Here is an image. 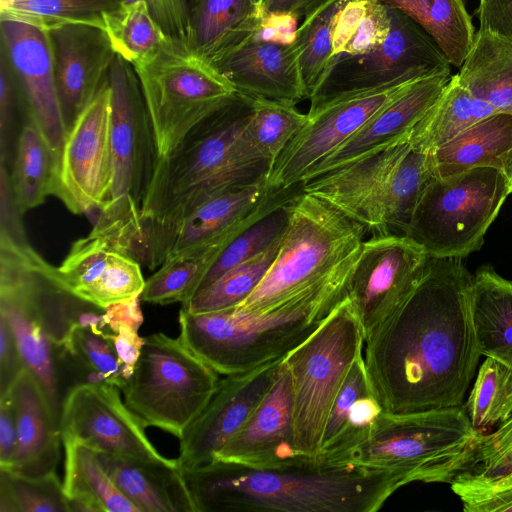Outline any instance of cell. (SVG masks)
Wrapping results in <instances>:
<instances>
[{
    "instance_id": "cell-10",
    "label": "cell",
    "mask_w": 512,
    "mask_h": 512,
    "mask_svg": "<svg viewBox=\"0 0 512 512\" xmlns=\"http://www.w3.org/2000/svg\"><path fill=\"white\" fill-rule=\"evenodd\" d=\"M509 194L505 173L495 167L436 177L425 188L406 235L429 257L462 259L482 247Z\"/></svg>"
},
{
    "instance_id": "cell-60",
    "label": "cell",
    "mask_w": 512,
    "mask_h": 512,
    "mask_svg": "<svg viewBox=\"0 0 512 512\" xmlns=\"http://www.w3.org/2000/svg\"><path fill=\"white\" fill-rule=\"evenodd\" d=\"M139 300L140 297H135L106 307L103 313L106 328L114 333L120 325L125 324L138 330L143 323Z\"/></svg>"
},
{
    "instance_id": "cell-39",
    "label": "cell",
    "mask_w": 512,
    "mask_h": 512,
    "mask_svg": "<svg viewBox=\"0 0 512 512\" xmlns=\"http://www.w3.org/2000/svg\"><path fill=\"white\" fill-rule=\"evenodd\" d=\"M102 23L116 55L132 65L156 52L168 39L145 0L122 1L102 14Z\"/></svg>"
},
{
    "instance_id": "cell-62",
    "label": "cell",
    "mask_w": 512,
    "mask_h": 512,
    "mask_svg": "<svg viewBox=\"0 0 512 512\" xmlns=\"http://www.w3.org/2000/svg\"><path fill=\"white\" fill-rule=\"evenodd\" d=\"M503 172L505 173V175L508 179L510 191L512 193V151L506 160V163L503 168Z\"/></svg>"
},
{
    "instance_id": "cell-29",
    "label": "cell",
    "mask_w": 512,
    "mask_h": 512,
    "mask_svg": "<svg viewBox=\"0 0 512 512\" xmlns=\"http://www.w3.org/2000/svg\"><path fill=\"white\" fill-rule=\"evenodd\" d=\"M262 12L250 0H195L187 47L212 64L253 36Z\"/></svg>"
},
{
    "instance_id": "cell-45",
    "label": "cell",
    "mask_w": 512,
    "mask_h": 512,
    "mask_svg": "<svg viewBox=\"0 0 512 512\" xmlns=\"http://www.w3.org/2000/svg\"><path fill=\"white\" fill-rule=\"evenodd\" d=\"M308 115L294 104L253 99L246 134L255 149L273 166L289 142L306 124Z\"/></svg>"
},
{
    "instance_id": "cell-47",
    "label": "cell",
    "mask_w": 512,
    "mask_h": 512,
    "mask_svg": "<svg viewBox=\"0 0 512 512\" xmlns=\"http://www.w3.org/2000/svg\"><path fill=\"white\" fill-rule=\"evenodd\" d=\"M286 204L261 217L234 237L211 266L198 290L208 286L234 266L253 258L279 242L288 223Z\"/></svg>"
},
{
    "instance_id": "cell-50",
    "label": "cell",
    "mask_w": 512,
    "mask_h": 512,
    "mask_svg": "<svg viewBox=\"0 0 512 512\" xmlns=\"http://www.w3.org/2000/svg\"><path fill=\"white\" fill-rule=\"evenodd\" d=\"M369 391L366 379L363 353L353 363L331 408L321 447V455L328 451L340 438L347 420L350 407ZM320 455V458H321Z\"/></svg>"
},
{
    "instance_id": "cell-52",
    "label": "cell",
    "mask_w": 512,
    "mask_h": 512,
    "mask_svg": "<svg viewBox=\"0 0 512 512\" xmlns=\"http://www.w3.org/2000/svg\"><path fill=\"white\" fill-rule=\"evenodd\" d=\"M390 28L389 7L375 0H367L365 13L342 54L358 55L375 50L386 40Z\"/></svg>"
},
{
    "instance_id": "cell-48",
    "label": "cell",
    "mask_w": 512,
    "mask_h": 512,
    "mask_svg": "<svg viewBox=\"0 0 512 512\" xmlns=\"http://www.w3.org/2000/svg\"><path fill=\"white\" fill-rule=\"evenodd\" d=\"M450 486L465 512H512V473L485 478L460 472Z\"/></svg>"
},
{
    "instance_id": "cell-57",
    "label": "cell",
    "mask_w": 512,
    "mask_h": 512,
    "mask_svg": "<svg viewBox=\"0 0 512 512\" xmlns=\"http://www.w3.org/2000/svg\"><path fill=\"white\" fill-rule=\"evenodd\" d=\"M108 337L114 344L122 377L126 381L138 362L145 338L139 336L138 330L125 324L120 325L114 333L108 332Z\"/></svg>"
},
{
    "instance_id": "cell-56",
    "label": "cell",
    "mask_w": 512,
    "mask_h": 512,
    "mask_svg": "<svg viewBox=\"0 0 512 512\" xmlns=\"http://www.w3.org/2000/svg\"><path fill=\"white\" fill-rule=\"evenodd\" d=\"M476 16L479 29L498 34L512 42V0H479Z\"/></svg>"
},
{
    "instance_id": "cell-13",
    "label": "cell",
    "mask_w": 512,
    "mask_h": 512,
    "mask_svg": "<svg viewBox=\"0 0 512 512\" xmlns=\"http://www.w3.org/2000/svg\"><path fill=\"white\" fill-rule=\"evenodd\" d=\"M389 11L391 28L386 40L368 53L339 54L310 102L399 80L451 73L450 61L433 38L401 11L392 7Z\"/></svg>"
},
{
    "instance_id": "cell-53",
    "label": "cell",
    "mask_w": 512,
    "mask_h": 512,
    "mask_svg": "<svg viewBox=\"0 0 512 512\" xmlns=\"http://www.w3.org/2000/svg\"><path fill=\"white\" fill-rule=\"evenodd\" d=\"M132 2L136 0H122ZM166 36L187 46L190 15L195 0H145Z\"/></svg>"
},
{
    "instance_id": "cell-40",
    "label": "cell",
    "mask_w": 512,
    "mask_h": 512,
    "mask_svg": "<svg viewBox=\"0 0 512 512\" xmlns=\"http://www.w3.org/2000/svg\"><path fill=\"white\" fill-rule=\"evenodd\" d=\"M349 1L328 0L298 26L294 42L300 52L299 68L306 99L316 94L337 57L333 53V29L339 12Z\"/></svg>"
},
{
    "instance_id": "cell-6",
    "label": "cell",
    "mask_w": 512,
    "mask_h": 512,
    "mask_svg": "<svg viewBox=\"0 0 512 512\" xmlns=\"http://www.w3.org/2000/svg\"><path fill=\"white\" fill-rule=\"evenodd\" d=\"M111 89L112 178L91 235L99 236L137 260L140 213L157 156L139 80L132 64L116 55L109 72Z\"/></svg>"
},
{
    "instance_id": "cell-8",
    "label": "cell",
    "mask_w": 512,
    "mask_h": 512,
    "mask_svg": "<svg viewBox=\"0 0 512 512\" xmlns=\"http://www.w3.org/2000/svg\"><path fill=\"white\" fill-rule=\"evenodd\" d=\"M363 346V330L346 295L312 334L283 357L292 383L294 445L302 457L320 460L331 408Z\"/></svg>"
},
{
    "instance_id": "cell-42",
    "label": "cell",
    "mask_w": 512,
    "mask_h": 512,
    "mask_svg": "<svg viewBox=\"0 0 512 512\" xmlns=\"http://www.w3.org/2000/svg\"><path fill=\"white\" fill-rule=\"evenodd\" d=\"M122 0H0V20L29 24L46 32L86 24L102 29V14Z\"/></svg>"
},
{
    "instance_id": "cell-12",
    "label": "cell",
    "mask_w": 512,
    "mask_h": 512,
    "mask_svg": "<svg viewBox=\"0 0 512 512\" xmlns=\"http://www.w3.org/2000/svg\"><path fill=\"white\" fill-rule=\"evenodd\" d=\"M414 81L399 80L312 101L306 124L276 160L268 186L286 190L301 184L310 169L353 136Z\"/></svg>"
},
{
    "instance_id": "cell-24",
    "label": "cell",
    "mask_w": 512,
    "mask_h": 512,
    "mask_svg": "<svg viewBox=\"0 0 512 512\" xmlns=\"http://www.w3.org/2000/svg\"><path fill=\"white\" fill-rule=\"evenodd\" d=\"M451 73H438L410 83L353 136L310 169L302 183L378 153L404 139L444 91Z\"/></svg>"
},
{
    "instance_id": "cell-23",
    "label": "cell",
    "mask_w": 512,
    "mask_h": 512,
    "mask_svg": "<svg viewBox=\"0 0 512 512\" xmlns=\"http://www.w3.org/2000/svg\"><path fill=\"white\" fill-rule=\"evenodd\" d=\"M140 265L106 239L89 233L72 244L57 273L73 295L105 309L140 297L146 281Z\"/></svg>"
},
{
    "instance_id": "cell-58",
    "label": "cell",
    "mask_w": 512,
    "mask_h": 512,
    "mask_svg": "<svg viewBox=\"0 0 512 512\" xmlns=\"http://www.w3.org/2000/svg\"><path fill=\"white\" fill-rule=\"evenodd\" d=\"M17 420L11 397H0V469L10 470L17 449Z\"/></svg>"
},
{
    "instance_id": "cell-35",
    "label": "cell",
    "mask_w": 512,
    "mask_h": 512,
    "mask_svg": "<svg viewBox=\"0 0 512 512\" xmlns=\"http://www.w3.org/2000/svg\"><path fill=\"white\" fill-rule=\"evenodd\" d=\"M57 159L58 154L39 129L25 119L9 168L13 198L22 215L52 195Z\"/></svg>"
},
{
    "instance_id": "cell-15",
    "label": "cell",
    "mask_w": 512,
    "mask_h": 512,
    "mask_svg": "<svg viewBox=\"0 0 512 512\" xmlns=\"http://www.w3.org/2000/svg\"><path fill=\"white\" fill-rule=\"evenodd\" d=\"M428 258L407 235L389 233L364 240L347 284V297L364 337L415 288Z\"/></svg>"
},
{
    "instance_id": "cell-31",
    "label": "cell",
    "mask_w": 512,
    "mask_h": 512,
    "mask_svg": "<svg viewBox=\"0 0 512 512\" xmlns=\"http://www.w3.org/2000/svg\"><path fill=\"white\" fill-rule=\"evenodd\" d=\"M512 151V115L495 113L469 126L432 156L438 177L476 167L503 171Z\"/></svg>"
},
{
    "instance_id": "cell-34",
    "label": "cell",
    "mask_w": 512,
    "mask_h": 512,
    "mask_svg": "<svg viewBox=\"0 0 512 512\" xmlns=\"http://www.w3.org/2000/svg\"><path fill=\"white\" fill-rule=\"evenodd\" d=\"M498 113L490 104L479 100L452 75L442 94L412 128L408 136L410 147L431 154L460 132Z\"/></svg>"
},
{
    "instance_id": "cell-26",
    "label": "cell",
    "mask_w": 512,
    "mask_h": 512,
    "mask_svg": "<svg viewBox=\"0 0 512 512\" xmlns=\"http://www.w3.org/2000/svg\"><path fill=\"white\" fill-rule=\"evenodd\" d=\"M8 394L17 420V449L10 470L26 477L54 473L60 459V422L35 376L25 368Z\"/></svg>"
},
{
    "instance_id": "cell-30",
    "label": "cell",
    "mask_w": 512,
    "mask_h": 512,
    "mask_svg": "<svg viewBox=\"0 0 512 512\" xmlns=\"http://www.w3.org/2000/svg\"><path fill=\"white\" fill-rule=\"evenodd\" d=\"M471 312L481 355L512 368V281L485 264L473 275Z\"/></svg>"
},
{
    "instance_id": "cell-54",
    "label": "cell",
    "mask_w": 512,
    "mask_h": 512,
    "mask_svg": "<svg viewBox=\"0 0 512 512\" xmlns=\"http://www.w3.org/2000/svg\"><path fill=\"white\" fill-rule=\"evenodd\" d=\"M25 368L10 324L0 315V397L9 391Z\"/></svg>"
},
{
    "instance_id": "cell-19",
    "label": "cell",
    "mask_w": 512,
    "mask_h": 512,
    "mask_svg": "<svg viewBox=\"0 0 512 512\" xmlns=\"http://www.w3.org/2000/svg\"><path fill=\"white\" fill-rule=\"evenodd\" d=\"M1 48L12 68L25 117L59 154L67 129L63 121L48 33L26 23L0 20Z\"/></svg>"
},
{
    "instance_id": "cell-17",
    "label": "cell",
    "mask_w": 512,
    "mask_h": 512,
    "mask_svg": "<svg viewBox=\"0 0 512 512\" xmlns=\"http://www.w3.org/2000/svg\"><path fill=\"white\" fill-rule=\"evenodd\" d=\"M301 190V184L286 190L268 186V179L215 195L195 208L159 245L147 268L185 251L227 245L261 217L286 204Z\"/></svg>"
},
{
    "instance_id": "cell-46",
    "label": "cell",
    "mask_w": 512,
    "mask_h": 512,
    "mask_svg": "<svg viewBox=\"0 0 512 512\" xmlns=\"http://www.w3.org/2000/svg\"><path fill=\"white\" fill-rule=\"evenodd\" d=\"M0 512H69L56 472L26 477L0 469Z\"/></svg>"
},
{
    "instance_id": "cell-18",
    "label": "cell",
    "mask_w": 512,
    "mask_h": 512,
    "mask_svg": "<svg viewBox=\"0 0 512 512\" xmlns=\"http://www.w3.org/2000/svg\"><path fill=\"white\" fill-rule=\"evenodd\" d=\"M281 360L220 379L209 402L179 439L177 462L182 472L215 459L270 389Z\"/></svg>"
},
{
    "instance_id": "cell-21",
    "label": "cell",
    "mask_w": 512,
    "mask_h": 512,
    "mask_svg": "<svg viewBox=\"0 0 512 512\" xmlns=\"http://www.w3.org/2000/svg\"><path fill=\"white\" fill-rule=\"evenodd\" d=\"M66 129L108 80L116 53L103 29L68 24L47 32Z\"/></svg>"
},
{
    "instance_id": "cell-55",
    "label": "cell",
    "mask_w": 512,
    "mask_h": 512,
    "mask_svg": "<svg viewBox=\"0 0 512 512\" xmlns=\"http://www.w3.org/2000/svg\"><path fill=\"white\" fill-rule=\"evenodd\" d=\"M297 19L292 14L279 12H266L263 10L253 37L262 41L281 44L292 43L298 29Z\"/></svg>"
},
{
    "instance_id": "cell-16",
    "label": "cell",
    "mask_w": 512,
    "mask_h": 512,
    "mask_svg": "<svg viewBox=\"0 0 512 512\" xmlns=\"http://www.w3.org/2000/svg\"><path fill=\"white\" fill-rule=\"evenodd\" d=\"M119 388L84 383L71 388L62 404V439L78 441L97 452L168 462L148 439L145 426L121 400Z\"/></svg>"
},
{
    "instance_id": "cell-51",
    "label": "cell",
    "mask_w": 512,
    "mask_h": 512,
    "mask_svg": "<svg viewBox=\"0 0 512 512\" xmlns=\"http://www.w3.org/2000/svg\"><path fill=\"white\" fill-rule=\"evenodd\" d=\"M0 164L10 167L14 148L13 128L17 111L24 113L18 86L9 60L0 52ZM25 114V113H24Z\"/></svg>"
},
{
    "instance_id": "cell-36",
    "label": "cell",
    "mask_w": 512,
    "mask_h": 512,
    "mask_svg": "<svg viewBox=\"0 0 512 512\" xmlns=\"http://www.w3.org/2000/svg\"><path fill=\"white\" fill-rule=\"evenodd\" d=\"M419 24L451 65L461 67L473 43L475 28L463 0H375Z\"/></svg>"
},
{
    "instance_id": "cell-5",
    "label": "cell",
    "mask_w": 512,
    "mask_h": 512,
    "mask_svg": "<svg viewBox=\"0 0 512 512\" xmlns=\"http://www.w3.org/2000/svg\"><path fill=\"white\" fill-rule=\"evenodd\" d=\"M464 405L425 412L382 413L368 434L346 451L322 460L412 482L451 483L479 437Z\"/></svg>"
},
{
    "instance_id": "cell-27",
    "label": "cell",
    "mask_w": 512,
    "mask_h": 512,
    "mask_svg": "<svg viewBox=\"0 0 512 512\" xmlns=\"http://www.w3.org/2000/svg\"><path fill=\"white\" fill-rule=\"evenodd\" d=\"M116 487L139 512H197L177 459L168 462L97 452Z\"/></svg>"
},
{
    "instance_id": "cell-1",
    "label": "cell",
    "mask_w": 512,
    "mask_h": 512,
    "mask_svg": "<svg viewBox=\"0 0 512 512\" xmlns=\"http://www.w3.org/2000/svg\"><path fill=\"white\" fill-rule=\"evenodd\" d=\"M472 282L461 259L429 257L415 288L365 335L368 388L384 413L463 404L482 356L472 321Z\"/></svg>"
},
{
    "instance_id": "cell-43",
    "label": "cell",
    "mask_w": 512,
    "mask_h": 512,
    "mask_svg": "<svg viewBox=\"0 0 512 512\" xmlns=\"http://www.w3.org/2000/svg\"><path fill=\"white\" fill-rule=\"evenodd\" d=\"M463 405L480 434L508 420L512 416V368L486 357Z\"/></svg>"
},
{
    "instance_id": "cell-3",
    "label": "cell",
    "mask_w": 512,
    "mask_h": 512,
    "mask_svg": "<svg viewBox=\"0 0 512 512\" xmlns=\"http://www.w3.org/2000/svg\"><path fill=\"white\" fill-rule=\"evenodd\" d=\"M183 474L197 512H376L402 487L392 475L322 460L276 468L214 460Z\"/></svg>"
},
{
    "instance_id": "cell-63",
    "label": "cell",
    "mask_w": 512,
    "mask_h": 512,
    "mask_svg": "<svg viewBox=\"0 0 512 512\" xmlns=\"http://www.w3.org/2000/svg\"><path fill=\"white\" fill-rule=\"evenodd\" d=\"M254 5L262 7L265 0H250Z\"/></svg>"
},
{
    "instance_id": "cell-38",
    "label": "cell",
    "mask_w": 512,
    "mask_h": 512,
    "mask_svg": "<svg viewBox=\"0 0 512 512\" xmlns=\"http://www.w3.org/2000/svg\"><path fill=\"white\" fill-rule=\"evenodd\" d=\"M225 246L197 248L168 258L145 281L140 300L160 305L188 301Z\"/></svg>"
},
{
    "instance_id": "cell-32",
    "label": "cell",
    "mask_w": 512,
    "mask_h": 512,
    "mask_svg": "<svg viewBox=\"0 0 512 512\" xmlns=\"http://www.w3.org/2000/svg\"><path fill=\"white\" fill-rule=\"evenodd\" d=\"M474 96L498 113L512 115V42L478 29L471 48L456 74Z\"/></svg>"
},
{
    "instance_id": "cell-7",
    "label": "cell",
    "mask_w": 512,
    "mask_h": 512,
    "mask_svg": "<svg viewBox=\"0 0 512 512\" xmlns=\"http://www.w3.org/2000/svg\"><path fill=\"white\" fill-rule=\"evenodd\" d=\"M288 223L278 253L250 296L234 309L261 314L319 284L366 239L364 226L302 189L286 204Z\"/></svg>"
},
{
    "instance_id": "cell-4",
    "label": "cell",
    "mask_w": 512,
    "mask_h": 512,
    "mask_svg": "<svg viewBox=\"0 0 512 512\" xmlns=\"http://www.w3.org/2000/svg\"><path fill=\"white\" fill-rule=\"evenodd\" d=\"M359 252L319 284L266 313L233 308L193 314L180 309L179 338L219 375L244 373L281 360L345 299Z\"/></svg>"
},
{
    "instance_id": "cell-25",
    "label": "cell",
    "mask_w": 512,
    "mask_h": 512,
    "mask_svg": "<svg viewBox=\"0 0 512 512\" xmlns=\"http://www.w3.org/2000/svg\"><path fill=\"white\" fill-rule=\"evenodd\" d=\"M299 53L294 41L281 44L251 36L212 65L244 96L295 105L306 99Z\"/></svg>"
},
{
    "instance_id": "cell-2",
    "label": "cell",
    "mask_w": 512,
    "mask_h": 512,
    "mask_svg": "<svg viewBox=\"0 0 512 512\" xmlns=\"http://www.w3.org/2000/svg\"><path fill=\"white\" fill-rule=\"evenodd\" d=\"M252 101L236 92L157 160L140 213V264L207 199L269 178L271 163L246 134Z\"/></svg>"
},
{
    "instance_id": "cell-33",
    "label": "cell",
    "mask_w": 512,
    "mask_h": 512,
    "mask_svg": "<svg viewBox=\"0 0 512 512\" xmlns=\"http://www.w3.org/2000/svg\"><path fill=\"white\" fill-rule=\"evenodd\" d=\"M62 440L65 447L63 489L69 512H139L104 470L97 451L75 440Z\"/></svg>"
},
{
    "instance_id": "cell-9",
    "label": "cell",
    "mask_w": 512,
    "mask_h": 512,
    "mask_svg": "<svg viewBox=\"0 0 512 512\" xmlns=\"http://www.w3.org/2000/svg\"><path fill=\"white\" fill-rule=\"evenodd\" d=\"M132 66L149 116L157 160L172 152L198 123L236 93L211 63L169 38Z\"/></svg>"
},
{
    "instance_id": "cell-44",
    "label": "cell",
    "mask_w": 512,
    "mask_h": 512,
    "mask_svg": "<svg viewBox=\"0 0 512 512\" xmlns=\"http://www.w3.org/2000/svg\"><path fill=\"white\" fill-rule=\"evenodd\" d=\"M436 177L432 156L410 147L396 166L390 183L386 206L389 233L406 235L425 188Z\"/></svg>"
},
{
    "instance_id": "cell-59",
    "label": "cell",
    "mask_w": 512,
    "mask_h": 512,
    "mask_svg": "<svg viewBox=\"0 0 512 512\" xmlns=\"http://www.w3.org/2000/svg\"><path fill=\"white\" fill-rule=\"evenodd\" d=\"M367 0H350L339 12L333 29V53L342 54L365 13Z\"/></svg>"
},
{
    "instance_id": "cell-41",
    "label": "cell",
    "mask_w": 512,
    "mask_h": 512,
    "mask_svg": "<svg viewBox=\"0 0 512 512\" xmlns=\"http://www.w3.org/2000/svg\"><path fill=\"white\" fill-rule=\"evenodd\" d=\"M282 240V239H281ZM281 240L266 251L226 271L208 286L198 290L181 309L193 313H210L233 309L256 289L274 261Z\"/></svg>"
},
{
    "instance_id": "cell-49",
    "label": "cell",
    "mask_w": 512,
    "mask_h": 512,
    "mask_svg": "<svg viewBox=\"0 0 512 512\" xmlns=\"http://www.w3.org/2000/svg\"><path fill=\"white\" fill-rule=\"evenodd\" d=\"M461 472L485 478L512 473V416L496 431L479 435Z\"/></svg>"
},
{
    "instance_id": "cell-28",
    "label": "cell",
    "mask_w": 512,
    "mask_h": 512,
    "mask_svg": "<svg viewBox=\"0 0 512 512\" xmlns=\"http://www.w3.org/2000/svg\"><path fill=\"white\" fill-rule=\"evenodd\" d=\"M0 315L14 333L25 367L35 376L60 422L62 404L71 389L57 345L35 314L17 297L0 292Z\"/></svg>"
},
{
    "instance_id": "cell-61",
    "label": "cell",
    "mask_w": 512,
    "mask_h": 512,
    "mask_svg": "<svg viewBox=\"0 0 512 512\" xmlns=\"http://www.w3.org/2000/svg\"><path fill=\"white\" fill-rule=\"evenodd\" d=\"M328 0H265L262 9L266 12L288 13L297 19L305 18Z\"/></svg>"
},
{
    "instance_id": "cell-20",
    "label": "cell",
    "mask_w": 512,
    "mask_h": 512,
    "mask_svg": "<svg viewBox=\"0 0 512 512\" xmlns=\"http://www.w3.org/2000/svg\"><path fill=\"white\" fill-rule=\"evenodd\" d=\"M410 149L408 139L305 183L301 189L316 196L365 227L371 236L389 234L386 206L396 166Z\"/></svg>"
},
{
    "instance_id": "cell-14",
    "label": "cell",
    "mask_w": 512,
    "mask_h": 512,
    "mask_svg": "<svg viewBox=\"0 0 512 512\" xmlns=\"http://www.w3.org/2000/svg\"><path fill=\"white\" fill-rule=\"evenodd\" d=\"M111 89L107 80L68 129L58 154L52 195L73 214L94 215L111 185Z\"/></svg>"
},
{
    "instance_id": "cell-37",
    "label": "cell",
    "mask_w": 512,
    "mask_h": 512,
    "mask_svg": "<svg viewBox=\"0 0 512 512\" xmlns=\"http://www.w3.org/2000/svg\"><path fill=\"white\" fill-rule=\"evenodd\" d=\"M108 332L75 326L62 345L63 361L72 388L84 383H107L122 388L125 381Z\"/></svg>"
},
{
    "instance_id": "cell-11",
    "label": "cell",
    "mask_w": 512,
    "mask_h": 512,
    "mask_svg": "<svg viewBox=\"0 0 512 512\" xmlns=\"http://www.w3.org/2000/svg\"><path fill=\"white\" fill-rule=\"evenodd\" d=\"M219 374L180 338H145L132 375L120 389L126 406L143 423L180 439L214 394Z\"/></svg>"
},
{
    "instance_id": "cell-22",
    "label": "cell",
    "mask_w": 512,
    "mask_h": 512,
    "mask_svg": "<svg viewBox=\"0 0 512 512\" xmlns=\"http://www.w3.org/2000/svg\"><path fill=\"white\" fill-rule=\"evenodd\" d=\"M214 460L248 468H276L312 460L302 457L295 449L292 383L282 360L266 395Z\"/></svg>"
}]
</instances>
